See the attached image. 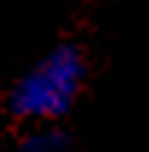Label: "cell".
I'll use <instances>...</instances> for the list:
<instances>
[{"label": "cell", "mask_w": 149, "mask_h": 152, "mask_svg": "<svg viewBox=\"0 0 149 152\" xmlns=\"http://www.w3.org/2000/svg\"><path fill=\"white\" fill-rule=\"evenodd\" d=\"M88 79L91 58L85 47L76 41H58L12 79L3 105L18 126L64 123L79 105Z\"/></svg>", "instance_id": "6da1fadb"}, {"label": "cell", "mask_w": 149, "mask_h": 152, "mask_svg": "<svg viewBox=\"0 0 149 152\" xmlns=\"http://www.w3.org/2000/svg\"><path fill=\"white\" fill-rule=\"evenodd\" d=\"M70 146V134L64 123H35L23 126L20 134V149L26 152H64Z\"/></svg>", "instance_id": "7a4b0ae2"}]
</instances>
